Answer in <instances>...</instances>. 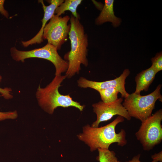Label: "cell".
<instances>
[{
  "label": "cell",
  "instance_id": "obj_1",
  "mask_svg": "<svg viewBox=\"0 0 162 162\" xmlns=\"http://www.w3.org/2000/svg\"><path fill=\"white\" fill-rule=\"evenodd\" d=\"M124 121V118L118 116L112 122L103 127H93L87 124L83 127L82 132L77 136L79 140L89 146L91 152L98 148L109 149L110 145L114 143L123 147L127 142L126 132L121 129L117 133L116 128Z\"/></svg>",
  "mask_w": 162,
  "mask_h": 162
},
{
  "label": "cell",
  "instance_id": "obj_2",
  "mask_svg": "<svg viewBox=\"0 0 162 162\" xmlns=\"http://www.w3.org/2000/svg\"><path fill=\"white\" fill-rule=\"evenodd\" d=\"M70 21L71 28L68 36L70 42L71 50L64 57L68 63V68L65 75L68 78H70L76 74L79 73L81 64L85 67L88 65L87 58L88 35L79 19L71 15Z\"/></svg>",
  "mask_w": 162,
  "mask_h": 162
},
{
  "label": "cell",
  "instance_id": "obj_3",
  "mask_svg": "<svg viewBox=\"0 0 162 162\" xmlns=\"http://www.w3.org/2000/svg\"><path fill=\"white\" fill-rule=\"evenodd\" d=\"M66 78L65 75L55 76L51 82L45 87L42 88L39 85L36 91L35 96L38 104L45 111L52 114L58 107L64 108L73 106L82 111L85 106L74 100L70 94H61L58 89L61 84Z\"/></svg>",
  "mask_w": 162,
  "mask_h": 162
},
{
  "label": "cell",
  "instance_id": "obj_4",
  "mask_svg": "<svg viewBox=\"0 0 162 162\" xmlns=\"http://www.w3.org/2000/svg\"><path fill=\"white\" fill-rule=\"evenodd\" d=\"M161 86V85H158L153 92L146 95L134 92L129 94L122 104L129 116L141 122L151 116L156 101L158 100L162 101L160 93Z\"/></svg>",
  "mask_w": 162,
  "mask_h": 162
},
{
  "label": "cell",
  "instance_id": "obj_5",
  "mask_svg": "<svg viewBox=\"0 0 162 162\" xmlns=\"http://www.w3.org/2000/svg\"><path fill=\"white\" fill-rule=\"evenodd\" d=\"M10 52L13 59L16 62H23L25 59L30 58H40L49 61L55 67V76L66 72L68 68V61L59 56L56 47L48 43L42 47L28 51L20 50L15 47H13L10 49Z\"/></svg>",
  "mask_w": 162,
  "mask_h": 162
},
{
  "label": "cell",
  "instance_id": "obj_6",
  "mask_svg": "<svg viewBox=\"0 0 162 162\" xmlns=\"http://www.w3.org/2000/svg\"><path fill=\"white\" fill-rule=\"evenodd\" d=\"M162 109L141 122L138 130L135 133L143 150L149 151L160 144L162 140Z\"/></svg>",
  "mask_w": 162,
  "mask_h": 162
},
{
  "label": "cell",
  "instance_id": "obj_7",
  "mask_svg": "<svg viewBox=\"0 0 162 162\" xmlns=\"http://www.w3.org/2000/svg\"><path fill=\"white\" fill-rule=\"evenodd\" d=\"M70 17L68 15L62 17L56 14L53 15L44 30L43 40H46L47 43L60 50L62 45L68 40L71 25L68 22Z\"/></svg>",
  "mask_w": 162,
  "mask_h": 162
},
{
  "label": "cell",
  "instance_id": "obj_8",
  "mask_svg": "<svg viewBox=\"0 0 162 162\" xmlns=\"http://www.w3.org/2000/svg\"><path fill=\"white\" fill-rule=\"evenodd\" d=\"M123 101V98L121 97L112 102L104 103L101 101L93 104V112L96 114L97 118L91 126L98 127L100 123L108 121L116 115L122 116L128 120H130L131 117L122 104Z\"/></svg>",
  "mask_w": 162,
  "mask_h": 162
},
{
  "label": "cell",
  "instance_id": "obj_9",
  "mask_svg": "<svg viewBox=\"0 0 162 162\" xmlns=\"http://www.w3.org/2000/svg\"><path fill=\"white\" fill-rule=\"evenodd\" d=\"M130 73V71L129 69H125L119 77L112 80L103 82L90 80L81 77L77 80V84L78 86L80 88H90L96 91L113 88L117 90L119 93H121L122 98H125L129 94L126 90L125 81Z\"/></svg>",
  "mask_w": 162,
  "mask_h": 162
},
{
  "label": "cell",
  "instance_id": "obj_10",
  "mask_svg": "<svg viewBox=\"0 0 162 162\" xmlns=\"http://www.w3.org/2000/svg\"><path fill=\"white\" fill-rule=\"evenodd\" d=\"M38 1L42 4L44 12L43 18L41 20L42 22V26L38 33L32 38L26 41H21L22 44L25 47L34 44H40L43 41V35L44 30L47 21L50 20L53 15L55 14V12L56 8L62 3L64 0H50V4L48 6L44 4L43 1Z\"/></svg>",
  "mask_w": 162,
  "mask_h": 162
},
{
  "label": "cell",
  "instance_id": "obj_11",
  "mask_svg": "<svg viewBox=\"0 0 162 162\" xmlns=\"http://www.w3.org/2000/svg\"><path fill=\"white\" fill-rule=\"evenodd\" d=\"M104 2L101 12L95 19V24L99 26L109 22H112L114 27H118L120 25L122 20L115 15L113 9L114 0H105Z\"/></svg>",
  "mask_w": 162,
  "mask_h": 162
},
{
  "label": "cell",
  "instance_id": "obj_12",
  "mask_svg": "<svg viewBox=\"0 0 162 162\" xmlns=\"http://www.w3.org/2000/svg\"><path fill=\"white\" fill-rule=\"evenodd\" d=\"M157 74L151 67L138 74L135 77L136 88L134 93L139 94L142 91H147Z\"/></svg>",
  "mask_w": 162,
  "mask_h": 162
},
{
  "label": "cell",
  "instance_id": "obj_13",
  "mask_svg": "<svg viewBox=\"0 0 162 162\" xmlns=\"http://www.w3.org/2000/svg\"><path fill=\"white\" fill-rule=\"evenodd\" d=\"M82 1V0H64L56 8L55 14L60 16L64 14L65 11L69 10L71 12L73 16L80 20V16L77 12V9Z\"/></svg>",
  "mask_w": 162,
  "mask_h": 162
},
{
  "label": "cell",
  "instance_id": "obj_14",
  "mask_svg": "<svg viewBox=\"0 0 162 162\" xmlns=\"http://www.w3.org/2000/svg\"><path fill=\"white\" fill-rule=\"evenodd\" d=\"M99 93L102 101L104 103L114 102L118 99L119 91L113 88H110L97 91Z\"/></svg>",
  "mask_w": 162,
  "mask_h": 162
},
{
  "label": "cell",
  "instance_id": "obj_15",
  "mask_svg": "<svg viewBox=\"0 0 162 162\" xmlns=\"http://www.w3.org/2000/svg\"><path fill=\"white\" fill-rule=\"evenodd\" d=\"M98 155L96 159L99 162H119L113 151L109 149L98 148Z\"/></svg>",
  "mask_w": 162,
  "mask_h": 162
},
{
  "label": "cell",
  "instance_id": "obj_16",
  "mask_svg": "<svg viewBox=\"0 0 162 162\" xmlns=\"http://www.w3.org/2000/svg\"><path fill=\"white\" fill-rule=\"evenodd\" d=\"M152 64L151 67L157 73L162 70V52H158L151 59Z\"/></svg>",
  "mask_w": 162,
  "mask_h": 162
},
{
  "label": "cell",
  "instance_id": "obj_17",
  "mask_svg": "<svg viewBox=\"0 0 162 162\" xmlns=\"http://www.w3.org/2000/svg\"><path fill=\"white\" fill-rule=\"evenodd\" d=\"M18 117L16 111L7 112H0V121L7 119H15Z\"/></svg>",
  "mask_w": 162,
  "mask_h": 162
},
{
  "label": "cell",
  "instance_id": "obj_18",
  "mask_svg": "<svg viewBox=\"0 0 162 162\" xmlns=\"http://www.w3.org/2000/svg\"><path fill=\"white\" fill-rule=\"evenodd\" d=\"M2 79V76L0 75V82ZM12 91L11 88H10L5 87L2 88L0 87V94L4 98L7 100H9L13 98V96L11 94Z\"/></svg>",
  "mask_w": 162,
  "mask_h": 162
},
{
  "label": "cell",
  "instance_id": "obj_19",
  "mask_svg": "<svg viewBox=\"0 0 162 162\" xmlns=\"http://www.w3.org/2000/svg\"><path fill=\"white\" fill-rule=\"evenodd\" d=\"M4 2L5 1L4 0H0V13L5 17L8 18L9 16V14L8 12L4 8Z\"/></svg>",
  "mask_w": 162,
  "mask_h": 162
},
{
  "label": "cell",
  "instance_id": "obj_20",
  "mask_svg": "<svg viewBox=\"0 0 162 162\" xmlns=\"http://www.w3.org/2000/svg\"><path fill=\"white\" fill-rule=\"evenodd\" d=\"M151 158L153 160L156 161L158 162H162V151L155 153L151 156Z\"/></svg>",
  "mask_w": 162,
  "mask_h": 162
},
{
  "label": "cell",
  "instance_id": "obj_21",
  "mask_svg": "<svg viewBox=\"0 0 162 162\" xmlns=\"http://www.w3.org/2000/svg\"><path fill=\"white\" fill-rule=\"evenodd\" d=\"M140 154H138L137 155L134 156L130 160L125 162H142L140 160ZM151 162H158L156 161L153 160Z\"/></svg>",
  "mask_w": 162,
  "mask_h": 162
}]
</instances>
